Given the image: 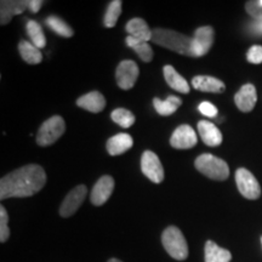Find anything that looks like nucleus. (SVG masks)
I'll use <instances>...</instances> for the list:
<instances>
[{
	"label": "nucleus",
	"mask_w": 262,
	"mask_h": 262,
	"mask_svg": "<svg viewBox=\"0 0 262 262\" xmlns=\"http://www.w3.org/2000/svg\"><path fill=\"white\" fill-rule=\"evenodd\" d=\"M47 183V173L40 165L28 164L0 180V199L26 198L37 194Z\"/></svg>",
	"instance_id": "f257e3e1"
},
{
	"label": "nucleus",
	"mask_w": 262,
	"mask_h": 262,
	"mask_svg": "<svg viewBox=\"0 0 262 262\" xmlns=\"http://www.w3.org/2000/svg\"><path fill=\"white\" fill-rule=\"evenodd\" d=\"M152 41L160 47L192 57V38L171 29L156 28L152 31Z\"/></svg>",
	"instance_id": "f03ea898"
},
{
	"label": "nucleus",
	"mask_w": 262,
	"mask_h": 262,
	"mask_svg": "<svg viewBox=\"0 0 262 262\" xmlns=\"http://www.w3.org/2000/svg\"><path fill=\"white\" fill-rule=\"evenodd\" d=\"M164 249L170 256L178 261H185L188 257V244L181 229L176 226H169L162 234Z\"/></svg>",
	"instance_id": "7ed1b4c3"
},
{
	"label": "nucleus",
	"mask_w": 262,
	"mask_h": 262,
	"mask_svg": "<svg viewBox=\"0 0 262 262\" xmlns=\"http://www.w3.org/2000/svg\"><path fill=\"white\" fill-rule=\"evenodd\" d=\"M195 169L206 178L217 181H225L229 176L228 164L224 159L204 153L195 159Z\"/></svg>",
	"instance_id": "20e7f679"
},
{
	"label": "nucleus",
	"mask_w": 262,
	"mask_h": 262,
	"mask_svg": "<svg viewBox=\"0 0 262 262\" xmlns=\"http://www.w3.org/2000/svg\"><path fill=\"white\" fill-rule=\"evenodd\" d=\"M66 131V123L63 118L54 116L49 118L41 124L37 134V143L39 146L45 147L55 143Z\"/></svg>",
	"instance_id": "39448f33"
},
{
	"label": "nucleus",
	"mask_w": 262,
	"mask_h": 262,
	"mask_svg": "<svg viewBox=\"0 0 262 262\" xmlns=\"http://www.w3.org/2000/svg\"><path fill=\"white\" fill-rule=\"evenodd\" d=\"M235 183L244 198L255 201L261 195V186L249 170L241 168L235 171Z\"/></svg>",
	"instance_id": "423d86ee"
},
{
	"label": "nucleus",
	"mask_w": 262,
	"mask_h": 262,
	"mask_svg": "<svg viewBox=\"0 0 262 262\" xmlns=\"http://www.w3.org/2000/svg\"><path fill=\"white\" fill-rule=\"evenodd\" d=\"M215 32L210 26H203L195 29L192 38V57H202L210 51L214 44Z\"/></svg>",
	"instance_id": "0eeeda50"
},
{
	"label": "nucleus",
	"mask_w": 262,
	"mask_h": 262,
	"mask_svg": "<svg viewBox=\"0 0 262 262\" xmlns=\"http://www.w3.org/2000/svg\"><path fill=\"white\" fill-rule=\"evenodd\" d=\"M141 170L147 179L155 183H162L164 180V169L162 162L152 150H145L141 158Z\"/></svg>",
	"instance_id": "6e6552de"
},
{
	"label": "nucleus",
	"mask_w": 262,
	"mask_h": 262,
	"mask_svg": "<svg viewBox=\"0 0 262 262\" xmlns=\"http://www.w3.org/2000/svg\"><path fill=\"white\" fill-rule=\"evenodd\" d=\"M139 66L131 60L122 61L116 71V80L118 86L123 90L133 89L139 78Z\"/></svg>",
	"instance_id": "1a4fd4ad"
},
{
	"label": "nucleus",
	"mask_w": 262,
	"mask_h": 262,
	"mask_svg": "<svg viewBox=\"0 0 262 262\" xmlns=\"http://www.w3.org/2000/svg\"><path fill=\"white\" fill-rule=\"evenodd\" d=\"M88 194V188L86 186L80 185L74 187L72 191L66 195V198L62 202L60 206V215L62 217L67 219L71 217L72 215H74L78 211V209L80 208L81 204L84 203L85 196Z\"/></svg>",
	"instance_id": "9d476101"
},
{
	"label": "nucleus",
	"mask_w": 262,
	"mask_h": 262,
	"mask_svg": "<svg viewBox=\"0 0 262 262\" xmlns=\"http://www.w3.org/2000/svg\"><path fill=\"white\" fill-rule=\"evenodd\" d=\"M196 142H198V137H196L195 131L187 124L176 127L170 137V145L176 149H189L194 147Z\"/></svg>",
	"instance_id": "9b49d317"
},
{
	"label": "nucleus",
	"mask_w": 262,
	"mask_h": 262,
	"mask_svg": "<svg viewBox=\"0 0 262 262\" xmlns=\"http://www.w3.org/2000/svg\"><path fill=\"white\" fill-rule=\"evenodd\" d=\"M114 189V180L111 176L104 175L95 183L93 191H91L90 201L94 205L101 206L106 203L110 196L112 195Z\"/></svg>",
	"instance_id": "f8f14e48"
},
{
	"label": "nucleus",
	"mask_w": 262,
	"mask_h": 262,
	"mask_svg": "<svg viewBox=\"0 0 262 262\" xmlns=\"http://www.w3.org/2000/svg\"><path fill=\"white\" fill-rule=\"evenodd\" d=\"M235 106L239 111L248 113L254 110L255 104L257 102L256 89L253 84H245L241 88V90L235 94L234 96Z\"/></svg>",
	"instance_id": "ddd939ff"
},
{
	"label": "nucleus",
	"mask_w": 262,
	"mask_h": 262,
	"mask_svg": "<svg viewBox=\"0 0 262 262\" xmlns=\"http://www.w3.org/2000/svg\"><path fill=\"white\" fill-rule=\"evenodd\" d=\"M29 2L24 0H3L0 3V24L8 25L15 15H19L28 9Z\"/></svg>",
	"instance_id": "4468645a"
},
{
	"label": "nucleus",
	"mask_w": 262,
	"mask_h": 262,
	"mask_svg": "<svg viewBox=\"0 0 262 262\" xmlns=\"http://www.w3.org/2000/svg\"><path fill=\"white\" fill-rule=\"evenodd\" d=\"M192 85L195 90L203 91V93L221 94L226 89L224 81L210 75H196L192 79Z\"/></svg>",
	"instance_id": "2eb2a0df"
},
{
	"label": "nucleus",
	"mask_w": 262,
	"mask_h": 262,
	"mask_svg": "<svg viewBox=\"0 0 262 262\" xmlns=\"http://www.w3.org/2000/svg\"><path fill=\"white\" fill-rule=\"evenodd\" d=\"M198 131L203 142L206 146L217 147L222 143V134L214 123L208 122V120H201L198 123Z\"/></svg>",
	"instance_id": "dca6fc26"
},
{
	"label": "nucleus",
	"mask_w": 262,
	"mask_h": 262,
	"mask_svg": "<svg viewBox=\"0 0 262 262\" xmlns=\"http://www.w3.org/2000/svg\"><path fill=\"white\" fill-rule=\"evenodd\" d=\"M77 106L85 111H89L91 113L102 112L106 107V98L98 91H91V93L78 98Z\"/></svg>",
	"instance_id": "f3484780"
},
{
	"label": "nucleus",
	"mask_w": 262,
	"mask_h": 262,
	"mask_svg": "<svg viewBox=\"0 0 262 262\" xmlns=\"http://www.w3.org/2000/svg\"><path fill=\"white\" fill-rule=\"evenodd\" d=\"M134 146V140L129 134H117L107 141V152L111 156H120Z\"/></svg>",
	"instance_id": "a211bd4d"
},
{
	"label": "nucleus",
	"mask_w": 262,
	"mask_h": 262,
	"mask_svg": "<svg viewBox=\"0 0 262 262\" xmlns=\"http://www.w3.org/2000/svg\"><path fill=\"white\" fill-rule=\"evenodd\" d=\"M163 73L164 78H165V81L168 83V85L171 89L182 94L189 93V84L187 83V80H186L181 74L178 73V71H176L172 66H164Z\"/></svg>",
	"instance_id": "6ab92c4d"
},
{
	"label": "nucleus",
	"mask_w": 262,
	"mask_h": 262,
	"mask_svg": "<svg viewBox=\"0 0 262 262\" xmlns=\"http://www.w3.org/2000/svg\"><path fill=\"white\" fill-rule=\"evenodd\" d=\"M126 32L130 37L139 39V40L150 41L152 40V31L147 25V22L142 18H133L126 24Z\"/></svg>",
	"instance_id": "aec40b11"
},
{
	"label": "nucleus",
	"mask_w": 262,
	"mask_h": 262,
	"mask_svg": "<svg viewBox=\"0 0 262 262\" xmlns=\"http://www.w3.org/2000/svg\"><path fill=\"white\" fill-rule=\"evenodd\" d=\"M182 104V100L178 96H169L166 100H160V98H155L153 100V106H155L156 111L158 112V114L163 117H168L171 116L181 107Z\"/></svg>",
	"instance_id": "412c9836"
},
{
	"label": "nucleus",
	"mask_w": 262,
	"mask_h": 262,
	"mask_svg": "<svg viewBox=\"0 0 262 262\" xmlns=\"http://www.w3.org/2000/svg\"><path fill=\"white\" fill-rule=\"evenodd\" d=\"M232 254L226 249L219 247L212 241L205 243V262H229Z\"/></svg>",
	"instance_id": "4be33fe9"
},
{
	"label": "nucleus",
	"mask_w": 262,
	"mask_h": 262,
	"mask_svg": "<svg viewBox=\"0 0 262 262\" xmlns=\"http://www.w3.org/2000/svg\"><path fill=\"white\" fill-rule=\"evenodd\" d=\"M125 41L127 47L133 49L143 62H150L153 60V49L149 45V41L139 40V39L130 37V35H127Z\"/></svg>",
	"instance_id": "5701e85b"
},
{
	"label": "nucleus",
	"mask_w": 262,
	"mask_h": 262,
	"mask_svg": "<svg viewBox=\"0 0 262 262\" xmlns=\"http://www.w3.org/2000/svg\"><path fill=\"white\" fill-rule=\"evenodd\" d=\"M18 51L22 60L27 62L28 64H38L42 60V55L39 49L27 40L19 41Z\"/></svg>",
	"instance_id": "b1692460"
},
{
	"label": "nucleus",
	"mask_w": 262,
	"mask_h": 262,
	"mask_svg": "<svg viewBox=\"0 0 262 262\" xmlns=\"http://www.w3.org/2000/svg\"><path fill=\"white\" fill-rule=\"evenodd\" d=\"M45 22H47V26L49 28L51 29V31H54L56 34L60 35V37H63V38H71L73 37L74 34V31L70 27V25H67L63 19L57 17V16L52 15V16H49V17L45 19Z\"/></svg>",
	"instance_id": "393cba45"
},
{
	"label": "nucleus",
	"mask_w": 262,
	"mask_h": 262,
	"mask_svg": "<svg viewBox=\"0 0 262 262\" xmlns=\"http://www.w3.org/2000/svg\"><path fill=\"white\" fill-rule=\"evenodd\" d=\"M26 28H27V33L29 38H31L32 44L35 45L38 49L45 48V45H47V38H45V34L44 32H42L41 26L39 25L37 21H32V19H29L27 22V26H26Z\"/></svg>",
	"instance_id": "a878e982"
},
{
	"label": "nucleus",
	"mask_w": 262,
	"mask_h": 262,
	"mask_svg": "<svg viewBox=\"0 0 262 262\" xmlns=\"http://www.w3.org/2000/svg\"><path fill=\"white\" fill-rule=\"evenodd\" d=\"M111 118H112L114 123L124 127V129L133 126L134 123H135V116L129 110H125V108H117V110H114L112 114H111Z\"/></svg>",
	"instance_id": "bb28decb"
},
{
	"label": "nucleus",
	"mask_w": 262,
	"mask_h": 262,
	"mask_svg": "<svg viewBox=\"0 0 262 262\" xmlns=\"http://www.w3.org/2000/svg\"><path fill=\"white\" fill-rule=\"evenodd\" d=\"M122 2L120 0H114L108 6L106 15L103 18V25L107 28H113L117 25L118 18H119L120 14H122Z\"/></svg>",
	"instance_id": "cd10ccee"
},
{
	"label": "nucleus",
	"mask_w": 262,
	"mask_h": 262,
	"mask_svg": "<svg viewBox=\"0 0 262 262\" xmlns=\"http://www.w3.org/2000/svg\"><path fill=\"white\" fill-rule=\"evenodd\" d=\"M9 215L4 206H0V242L5 243L10 237Z\"/></svg>",
	"instance_id": "c85d7f7f"
},
{
	"label": "nucleus",
	"mask_w": 262,
	"mask_h": 262,
	"mask_svg": "<svg viewBox=\"0 0 262 262\" xmlns=\"http://www.w3.org/2000/svg\"><path fill=\"white\" fill-rule=\"evenodd\" d=\"M247 60L253 64L262 63V47L261 45H254L249 49L247 52Z\"/></svg>",
	"instance_id": "c756f323"
},
{
	"label": "nucleus",
	"mask_w": 262,
	"mask_h": 262,
	"mask_svg": "<svg viewBox=\"0 0 262 262\" xmlns=\"http://www.w3.org/2000/svg\"><path fill=\"white\" fill-rule=\"evenodd\" d=\"M245 10L254 19L262 21V6L258 4V2H248L245 4Z\"/></svg>",
	"instance_id": "7c9ffc66"
},
{
	"label": "nucleus",
	"mask_w": 262,
	"mask_h": 262,
	"mask_svg": "<svg viewBox=\"0 0 262 262\" xmlns=\"http://www.w3.org/2000/svg\"><path fill=\"white\" fill-rule=\"evenodd\" d=\"M198 111L203 114V116L208 118H215L219 113L217 108H216L211 102H208V101H203V102L198 106Z\"/></svg>",
	"instance_id": "2f4dec72"
},
{
	"label": "nucleus",
	"mask_w": 262,
	"mask_h": 262,
	"mask_svg": "<svg viewBox=\"0 0 262 262\" xmlns=\"http://www.w3.org/2000/svg\"><path fill=\"white\" fill-rule=\"evenodd\" d=\"M248 29L251 34L256 35V37H262V21L254 19L251 24H249Z\"/></svg>",
	"instance_id": "473e14b6"
},
{
	"label": "nucleus",
	"mask_w": 262,
	"mask_h": 262,
	"mask_svg": "<svg viewBox=\"0 0 262 262\" xmlns=\"http://www.w3.org/2000/svg\"><path fill=\"white\" fill-rule=\"evenodd\" d=\"M42 6V2L41 0H32V2H29V5H28V9L31 10L32 12H38L39 10L41 9Z\"/></svg>",
	"instance_id": "72a5a7b5"
},
{
	"label": "nucleus",
	"mask_w": 262,
	"mask_h": 262,
	"mask_svg": "<svg viewBox=\"0 0 262 262\" xmlns=\"http://www.w3.org/2000/svg\"><path fill=\"white\" fill-rule=\"evenodd\" d=\"M108 262H123V261L118 260V258H116V257H112V258H110V260H108Z\"/></svg>",
	"instance_id": "f704fd0d"
},
{
	"label": "nucleus",
	"mask_w": 262,
	"mask_h": 262,
	"mask_svg": "<svg viewBox=\"0 0 262 262\" xmlns=\"http://www.w3.org/2000/svg\"><path fill=\"white\" fill-rule=\"evenodd\" d=\"M258 4H260L262 6V0H258Z\"/></svg>",
	"instance_id": "c9c22d12"
},
{
	"label": "nucleus",
	"mask_w": 262,
	"mask_h": 262,
	"mask_svg": "<svg viewBox=\"0 0 262 262\" xmlns=\"http://www.w3.org/2000/svg\"><path fill=\"white\" fill-rule=\"evenodd\" d=\"M261 242H262V241H261Z\"/></svg>",
	"instance_id": "e433bc0d"
}]
</instances>
